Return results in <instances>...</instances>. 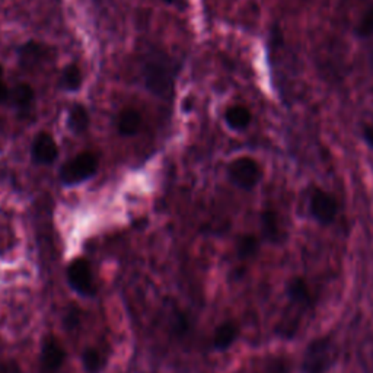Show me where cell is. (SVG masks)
<instances>
[{"label":"cell","instance_id":"obj_1","mask_svg":"<svg viewBox=\"0 0 373 373\" xmlns=\"http://www.w3.org/2000/svg\"><path fill=\"white\" fill-rule=\"evenodd\" d=\"M338 357V350L334 340L322 336L313 338L302 356V373H327Z\"/></svg>","mask_w":373,"mask_h":373},{"label":"cell","instance_id":"obj_4","mask_svg":"<svg viewBox=\"0 0 373 373\" xmlns=\"http://www.w3.org/2000/svg\"><path fill=\"white\" fill-rule=\"evenodd\" d=\"M309 213L320 225L329 226L338 215V201L328 191L315 187L309 196Z\"/></svg>","mask_w":373,"mask_h":373},{"label":"cell","instance_id":"obj_13","mask_svg":"<svg viewBox=\"0 0 373 373\" xmlns=\"http://www.w3.org/2000/svg\"><path fill=\"white\" fill-rule=\"evenodd\" d=\"M225 121L232 130L244 131L245 129L250 127V124L253 121V114L250 111V108H246L244 105H232L226 109Z\"/></svg>","mask_w":373,"mask_h":373},{"label":"cell","instance_id":"obj_8","mask_svg":"<svg viewBox=\"0 0 373 373\" xmlns=\"http://www.w3.org/2000/svg\"><path fill=\"white\" fill-rule=\"evenodd\" d=\"M31 155L38 165H51L59 156V147L53 137L43 131L38 133L33 142Z\"/></svg>","mask_w":373,"mask_h":373},{"label":"cell","instance_id":"obj_3","mask_svg":"<svg viewBox=\"0 0 373 373\" xmlns=\"http://www.w3.org/2000/svg\"><path fill=\"white\" fill-rule=\"evenodd\" d=\"M228 176L233 185L244 191H251L260 184L262 170L255 159L250 156H239L229 163Z\"/></svg>","mask_w":373,"mask_h":373},{"label":"cell","instance_id":"obj_11","mask_svg":"<svg viewBox=\"0 0 373 373\" xmlns=\"http://www.w3.org/2000/svg\"><path fill=\"white\" fill-rule=\"evenodd\" d=\"M34 100H35L34 89L28 84H19L9 93V101L17 108V111L19 114L30 113L34 105Z\"/></svg>","mask_w":373,"mask_h":373},{"label":"cell","instance_id":"obj_22","mask_svg":"<svg viewBox=\"0 0 373 373\" xmlns=\"http://www.w3.org/2000/svg\"><path fill=\"white\" fill-rule=\"evenodd\" d=\"M362 137H363V140L366 142V145L373 150V126H369V124L363 126Z\"/></svg>","mask_w":373,"mask_h":373},{"label":"cell","instance_id":"obj_18","mask_svg":"<svg viewBox=\"0 0 373 373\" xmlns=\"http://www.w3.org/2000/svg\"><path fill=\"white\" fill-rule=\"evenodd\" d=\"M19 57L22 66H34V63L43 60V47L37 43H28L19 50Z\"/></svg>","mask_w":373,"mask_h":373},{"label":"cell","instance_id":"obj_24","mask_svg":"<svg viewBox=\"0 0 373 373\" xmlns=\"http://www.w3.org/2000/svg\"><path fill=\"white\" fill-rule=\"evenodd\" d=\"M9 89L8 87L3 84V80H0V104L5 102V101H9Z\"/></svg>","mask_w":373,"mask_h":373},{"label":"cell","instance_id":"obj_6","mask_svg":"<svg viewBox=\"0 0 373 373\" xmlns=\"http://www.w3.org/2000/svg\"><path fill=\"white\" fill-rule=\"evenodd\" d=\"M67 280L71 286L80 295H93V274L91 264L85 258H76L67 267Z\"/></svg>","mask_w":373,"mask_h":373},{"label":"cell","instance_id":"obj_14","mask_svg":"<svg viewBox=\"0 0 373 373\" xmlns=\"http://www.w3.org/2000/svg\"><path fill=\"white\" fill-rule=\"evenodd\" d=\"M140 126H142V116L139 114L137 109L126 108L120 113L118 120H117V127L121 136H126V137L134 136L140 130Z\"/></svg>","mask_w":373,"mask_h":373},{"label":"cell","instance_id":"obj_12","mask_svg":"<svg viewBox=\"0 0 373 373\" xmlns=\"http://www.w3.org/2000/svg\"><path fill=\"white\" fill-rule=\"evenodd\" d=\"M239 334V327L237 322L233 321H226L224 324H220L213 336V345L215 349L224 352L226 349H229L230 345L237 341Z\"/></svg>","mask_w":373,"mask_h":373},{"label":"cell","instance_id":"obj_23","mask_svg":"<svg viewBox=\"0 0 373 373\" xmlns=\"http://www.w3.org/2000/svg\"><path fill=\"white\" fill-rule=\"evenodd\" d=\"M78 320H79V312H78V309H73L72 312H69L66 315L64 322H66L67 328H75L78 325Z\"/></svg>","mask_w":373,"mask_h":373},{"label":"cell","instance_id":"obj_9","mask_svg":"<svg viewBox=\"0 0 373 373\" xmlns=\"http://www.w3.org/2000/svg\"><path fill=\"white\" fill-rule=\"evenodd\" d=\"M261 232L264 239L271 244H282L284 239V232L280 224V216L274 209H266L260 216Z\"/></svg>","mask_w":373,"mask_h":373},{"label":"cell","instance_id":"obj_19","mask_svg":"<svg viewBox=\"0 0 373 373\" xmlns=\"http://www.w3.org/2000/svg\"><path fill=\"white\" fill-rule=\"evenodd\" d=\"M356 35L361 39H367L373 35V5L358 19L356 25Z\"/></svg>","mask_w":373,"mask_h":373},{"label":"cell","instance_id":"obj_5","mask_svg":"<svg viewBox=\"0 0 373 373\" xmlns=\"http://www.w3.org/2000/svg\"><path fill=\"white\" fill-rule=\"evenodd\" d=\"M146 87L159 96H167L172 88V73L167 63L152 60L145 64Z\"/></svg>","mask_w":373,"mask_h":373},{"label":"cell","instance_id":"obj_25","mask_svg":"<svg viewBox=\"0 0 373 373\" xmlns=\"http://www.w3.org/2000/svg\"><path fill=\"white\" fill-rule=\"evenodd\" d=\"M2 78H3V67L0 66V80H2Z\"/></svg>","mask_w":373,"mask_h":373},{"label":"cell","instance_id":"obj_26","mask_svg":"<svg viewBox=\"0 0 373 373\" xmlns=\"http://www.w3.org/2000/svg\"><path fill=\"white\" fill-rule=\"evenodd\" d=\"M165 2H167V3H174V2H176V0H165Z\"/></svg>","mask_w":373,"mask_h":373},{"label":"cell","instance_id":"obj_15","mask_svg":"<svg viewBox=\"0 0 373 373\" xmlns=\"http://www.w3.org/2000/svg\"><path fill=\"white\" fill-rule=\"evenodd\" d=\"M67 122H69V127H71V130L75 134L85 133L88 130V127H89V113H88V109L84 105L75 104L71 108V111H69Z\"/></svg>","mask_w":373,"mask_h":373},{"label":"cell","instance_id":"obj_10","mask_svg":"<svg viewBox=\"0 0 373 373\" xmlns=\"http://www.w3.org/2000/svg\"><path fill=\"white\" fill-rule=\"evenodd\" d=\"M286 295L292 305L308 308L312 307V293L308 282L303 278H293L290 279L286 287Z\"/></svg>","mask_w":373,"mask_h":373},{"label":"cell","instance_id":"obj_17","mask_svg":"<svg viewBox=\"0 0 373 373\" xmlns=\"http://www.w3.org/2000/svg\"><path fill=\"white\" fill-rule=\"evenodd\" d=\"M82 85V71L80 67L76 63L69 64L64 71H63V76H62V87L66 91L75 92L80 88Z\"/></svg>","mask_w":373,"mask_h":373},{"label":"cell","instance_id":"obj_21","mask_svg":"<svg viewBox=\"0 0 373 373\" xmlns=\"http://www.w3.org/2000/svg\"><path fill=\"white\" fill-rule=\"evenodd\" d=\"M0 373H22V369L15 361H3L0 362Z\"/></svg>","mask_w":373,"mask_h":373},{"label":"cell","instance_id":"obj_2","mask_svg":"<svg viewBox=\"0 0 373 373\" xmlns=\"http://www.w3.org/2000/svg\"><path fill=\"white\" fill-rule=\"evenodd\" d=\"M98 171V156L92 152H82L64 163L60 171V181L64 185H76L87 181Z\"/></svg>","mask_w":373,"mask_h":373},{"label":"cell","instance_id":"obj_7","mask_svg":"<svg viewBox=\"0 0 373 373\" xmlns=\"http://www.w3.org/2000/svg\"><path fill=\"white\" fill-rule=\"evenodd\" d=\"M66 352L56 336H47L41 347V372L57 373L64 363Z\"/></svg>","mask_w":373,"mask_h":373},{"label":"cell","instance_id":"obj_16","mask_svg":"<svg viewBox=\"0 0 373 373\" xmlns=\"http://www.w3.org/2000/svg\"><path fill=\"white\" fill-rule=\"evenodd\" d=\"M260 241L255 235H242L237 242V254L241 260H250L258 254Z\"/></svg>","mask_w":373,"mask_h":373},{"label":"cell","instance_id":"obj_20","mask_svg":"<svg viewBox=\"0 0 373 373\" xmlns=\"http://www.w3.org/2000/svg\"><path fill=\"white\" fill-rule=\"evenodd\" d=\"M84 365L87 367V370L89 372H96L101 365H102V358L100 352L96 349H87L84 353Z\"/></svg>","mask_w":373,"mask_h":373}]
</instances>
